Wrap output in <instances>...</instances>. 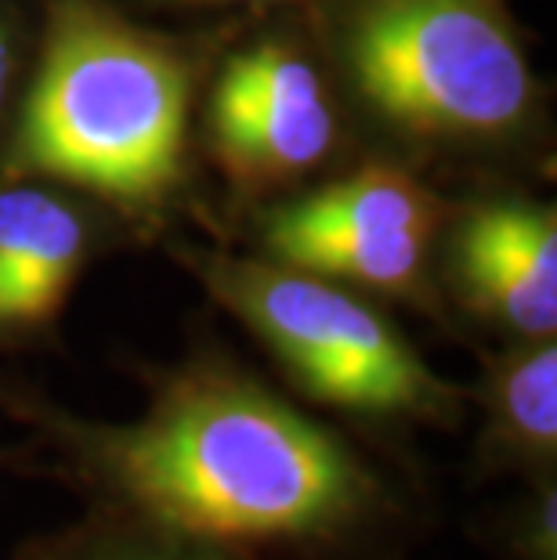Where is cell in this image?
Wrapping results in <instances>:
<instances>
[{"mask_svg":"<svg viewBox=\"0 0 557 560\" xmlns=\"http://www.w3.org/2000/svg\"><path fill=\"white\" fill-rule=\"evenodd\" d=\"M91 463L124 521L240 553L348 550L384 510L351 448L229 369L174 376Z\"/></svg>","mask_w":557,"mask_h":560,"instance_id":"1","label":"cell"},{"mask_svg":"<svg viewBox=\"0 0 557 560\" xmlns=\"http://www.w3.org/2000/svg\"><path fill=\"white\" fill-rule=\"evenodd\" d=\"M188 69L124 19L66 0L55 11L15 163L124 202L174 185L185 149Z\"/></svg>","mask_w":557,"mask_h":560,"instance_id":"2","label":"cell"},{"mask_svg":"<svg viewBox=\"0 0 557 560\" xmlns=\"http://www.w3.org/2000/svg\"><path fill=\"white\" fill-rule=\"evenodd\" d=\"M351 66L365 98L420 135H496L532 102L500 0H362Z\"/></svg>","mask_w":557,"mask_h":560,"instance_id":"3","label":"cell"},{"mask_svg":"<svg viewBox=\"0 0 557 560\" xmlns=\"http://www.w3.org/2000/svg\"><path fill=\"white\" fill-rule=\"evenodd\" d=\"M210 285L318 401L362 416H442L453 401L370 304L323 276L224 260Z\"/></svg>","mask_w":557,"mask_h":560,"instance_id":"4","label":"cell"},{"mask_svg":"<svg viewBox=\"0 0 557 560\" xmlns=\"http://www.w3.org/2000/svg\"><path fill=\"white\" fill-rule=\"evenodd\" d=\"M210 120L224 171L246 185L298 177L334 145L323 80L282 44L254 47L224 69Z\"/></svg>","mask_w":557,"mask_h":560,"instance_id":"5","label":"cell"},{"mask_svg":"<svg viewBox=\"0 0 557 560\" xmlns=\"http://www.w3.org/2000/svg\"><path fill=\"white\" fill-rule=\"evenodd\" d=\"M456 276L474 312L529 340L557 329V224L554 210L489 207L464 224Z\"/></svg>","mask_w":557,"mask_h":560,"instance_id":"6","label":"cell"},{"mask_svg":"<svg viewBox=\"0 0 557 560\" xmlns=\"http://www.w3.org/2000/svg\"><path fill=\"white\" fill-rule=\"evenodd\" d=\"M84 257V224L58 199L0 192V329L44 326L62 307Z\"/></svg>","mask_w":557,"mask_h":560,"instance_id":"7","label":"cell"},{"mask_svg":"<svg viewBox=\"0 0 557 560\" xmlns=\"http://www.w3.org/2000/svg\"><path fill=\"white\" fill-rule=\"evenodd\" d=\"M428 240L431 235L417 232L304 229L282 218H271L268 224V249L287 268L376 285V290H409L420 276Z\"/></svg>","mask_w":557,"mask_h":560,"instance_id":"8","label":"cell"},{"mask_svg":"<svg viewBox=\"0 0 557 560\" xmlns=\"http://www.w3.org/2000/svg\"><path fill=\"white\" fill-rule=\"evenodd\" d=\"M276 218L304 224V229L431 235L438 218H442V207L409 174L391 171V166H365L348 182H337L279 210Z\"/></svg>","mask_w":557,"mask_h":560,"instance_id":"9","label":"cell"},{"mask_svg":"<svg viewBox=\"0 0 557 560\" xmlns=\"http://www.w3.org/2000/svg\"><path fill=\"white\" fill-rule=\"evenodd\" d=\"M496 420L507 445L532 456H554L557 445V348L536 340L507 359L496 376Z\"/></svg>","mask_w":557,"mask_h":560,"instance_id":"10","label":"cell"},{"mask_svg":"<svg viewBox=\"0 0 557 560\" xmlns=\"http://www.w3.org/2000/svg\"><path fill=\"white\" fill-rule=\"evenodd\" d=\"M33 560H260V557L120 521L105 532H88L77 535V539L47 546Z\"/></svg>","mask_w":557,"mask_h":560,"instance_id":"11","label":"cell"},{"mask_svg":"<svg viewBox=\"0 0 557 560\" xmlns=\"http://www.w3.org/2000/svg\"><path fill=\"white\" fill-rule=\"evenodd\" d=\"M518 560H557V499L543 492L521 521V535L514 542Z\"/></svg>","mask_w":557,"mask_h":560,"instance_id":"12","label":"cell"},{"mask_svg":"<svg viewBox=\"0 0 557 560\" xmlns=\"http://www.w3.org/2000/svg\"><path fill=\"white\" fill-rule=\"evenodd\" d=\"M4 80H8V47L4 37H0V94H4Z\"/></svg>","mask_w":557,"mask_h":560,"instance_id":"13","label":"cell"}]
</instances>
